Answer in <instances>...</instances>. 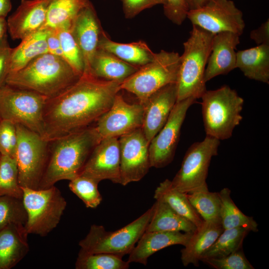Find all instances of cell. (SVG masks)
I'll return each instance as SVG.
<instances>
[{
  "instance_id": "6da1fadb",
  "label": "cell",
  "mask_w": 269,
  "mask_h": 269,
  "mask_svg": "<svg viewBox=\"0 0 269 269\" xmlns=\"http://www.w3.org/2000/svg\"><path fill=\"white\" fill-rule=\"evenodd\" d=\"M121 84L84 73L64 92L47 99L43 138L50 141L92 126L111 107Z\"/></svg>"
},
{
  "instance_id": "7a4b0ae2",
  "label": "cell",
  "mask_w": 269,
  "mask_h": 269,
  "mask_svg": "<svg viewBox=\"0 0 269 269\" xmlns=\"http://www.w3.org/2000/svg\"><path fill=\"white\" fill-rule=\"evenodd\" d=\"M102 138L95 126L48 141V159L39 189L79 175Z\"/></svg>"
},
{
  "instance_id": "3957f363",
  "label": "cell",
  "mask_w": 269,
  "mask_h": 269,
  "mask_svg": "<svg viewBox=\"0 0 269 269\" xmlns=\"http://www.w3.org/2000/svg\"><path fill=\"white\" fill-rule=\"evenodd\" d=\"M80 77L62 57L46 53L23 68L9 72L5 84L33 91L50 99L64 92Z\"/></svg>"
},
{
  "instance_id": "277c9868",
  "label": "cell",
  "mask_w": 269,
  "mask_h": 269,
  "mask_svg": "<svg viewBox=\"0 0 269 269\" xmlns=\"http://www.w3.org/2000/svg\"><path fill=\"white\" fill-rule=\"evenodd\" d=\"M214 34L193 25L184 51L176 82L177 102L188 98H201L206 90L204 74Z\"/></svg>"
},
{
  "instance_id": "5b68a950",
  "label": "cell",
  "mask_w": 269,
  "mask_h": 269,
  "mask_svg": "<svg viewBox=\"0 0 269 269\" xmlns=\"http://www.w3.org/2000/svg\"><path fill=\"white\" fill-rule=\"evenodd\" d=\"M202 112L206 135L219 140L231 137L243 117L244 99L229 86L206 90L202 96Z\"/></svg>"
},
{
  "instance_id": "8992f818",
  "label": "cell",
  "mask_w": 269,
  "mask_h": 269,
  "mask_svg": "<svg viewBox=\"0 0 269 269\" xmlns=\"http://www.w3.org/2000/svg\"><path fill=\"white\" fill-rule=\"evenodd\" d=\"M180 55L161 50L152 59L122 82L121 90L134 95L142 105L152 94L164 86L176 83Z\"/></svg>"
},
{
  "instance_id": "52a82bcc",
  "label": "cell",
  "mask_w": 269,
  "mask_h": 269,
  "mask_svg": "<svg viewBox=\"0 0 269 269\" xmlns=\"http://www.w3.org/2000/svg\"><path fill=\"white\" fill-rule=\"evenodd\" d=\"M153 206L140 217L115 231L93 224L79 242L80 250L88 253H106L123 257L129 254L145 232L153 213Z\"/></svg>"
},
{
  "instance_id": "ba28073f",
  "label": "cell",
  "mask_w": 269,
  "mask_h": 269,
  "mask_svg": "<svg viewBox=\"0 0 269 269\" xmlns=\"http://www.w3.org/2000/svg\"><path fill=\"white\" fill-rule=\"evenodd\" d=\"M22 188V201L27 213L24 226L27 233L47 236L60 222L67 206L65 199L54 185L38 190Z\"/></svg>"
},
{
  "instance_id": "9c48e42d",
  "label": "cell",
  "mask_w": 269,
  "mask_h": 269,
  "mask_svg": "<svg viewBox=\"0 0 269 269\" xmlns=\"http://www.w3.org/2000/svg\"><path fill=\"white\" fill-rule=\"evenodd\" d=\"M47 99L34 91L5 84L0 88L1 119L23 126L43 138V115Z\"/></svg>"
},
{
  "instance_id": "30bf717a",
  "label": "cell",
  "mask_w": 269,
  "mask_h": 269,
  "mask_svg": "<svg viewBox=\"0 0 269 269\" xmlns=\"http://www.w3.org/2000/svg\"><path fill=\"white\" fill-rule=\"evenodd\" d=\"M15 125L19 184L23 188L38 190L48 159L49 141L23 126Z\"/></svg>"
},
{
  "instance_id": "8fae6325",
  "label": "cell",
  "mask_w": 269,
  "mask_h": 269,
  "mask_svg": "<svg viewBox=\"0 0 269 269\" xmlns=\"http://www.w3.org/2000/svg\"><path fill=\"white\" fill-rule=\"evenodd\" d=\"M220 140L206 135L187 150L180 169L171 180L174 189L187 194L208 191V168L213 156L218 153Z\"/></svg>"
},
{
  "instance_id": "7c38bea8",
  "label": "cell",
  "mask_w": 269,
  "mask_h": 269,
  "mask_svg": "<svg viewBox=\"0 0 269 269\" xmlns=\"http://www.w3.org/2000/svg\"><path fill=\"white\" fill-rule=\"evenodd\" d=\"M193 25L214 34L232 32L241 35L245 27L242 12L231 0H209L187 14Z\"/></svg>"
},
{
  "instance_id": "4fadbf2b",
  "label": "cell",
  "mask_w": 269,
  "mask_h": 269,
  "mask_svg": "<svg viewBox=\"0 0 269 269\" xmlns=\"http://www.w3.org/2000/svg\"><path fill=\"white\" fill-rule=\"evenodd\" d=\"M196 99L176 102L166 123L149 144L151 167H164L171 162L179 139L180 130L189 108Z\"/></svg>"
},
{
  "instance_id": "5bb4252c",
  "label": "cell",
  "mask_w": 269,
  "mask_h": 269,
  "mask_svg": "<svg viewBox=\"0 0 269 269\" xmlns=\"http://www.w3.org/2000/svg\"><path fill=\"white\" fill-rule=\"evenodd\" d=\"M120 153L121 184L140 180L151 167L149 143L141 128L118 138Z\"/></svg>"
},
{
  "instance_id": "9a60e30c",
  "label": "cell",
  "mask_w": 269,
  "mask_h": 269,
  "mask_svg": "<svg viewBox=\"0 0 269 269\" xmlns=\"http://www.w3.org/2000/svg\"><path fill=\"white\" fill-rule=\"evenodd\" d=\"M144 106L130 104L119 93L109 109L96 122L95 127L102 138L117 137L142 127Z\"/></svg>"
},
{
  "instance_id": "2e32d148",
  "label": "cell",
  "mask_w": 269,
  "mask_h": 269,
  "mask_svg": "<svg viewBox=\"0 0 269 269\" xmlns=\"http://www.w3.org/2000/svg\"><path fill=\"white\" fill-rule=\"evenodd\" d=\"M80 174L98 183L109 180L121 184L120 153L118 138H104L90 154Z\"/></svg>"
},
{
  "instance_id": "e0dca14e",
  "label": "cell",
  "mask_w": 269,
  "mask_h": 269,
  "mask_svg": "<svg viewBox=\"0 0 269 269\" xmlns=\"http://www.w3.org/2000/svg\"><path fill=\"white\" fill-rule=\"evenodd\" d=\"M177 102L176 83L161 88L143 104V120L141 129L149 144L153 137L166 123Z\"/></svg>"
},
{
  "instance_id": "ac0fdd59",
  "label": "cell",
  "mask_w": 269,
  "mask_h": 269,
  "mask_svg": "<svg viewBox=\"0 0 269 269\" xmlns=\"http://www.w3.org/2000/svg\"><path fill=\"white\" fill-rule=\"evenodd\" d=\"M71 30L83 57L84 64L83 74H89L103 31L91 2L77 16Z\"/></svg>"
},
{
  "instance_id": "d6986e66",
  "label": "cell",
  "mask_w": 269,
  "mask_h": 269,
  "mask_svg": "<svg viewBox=\"0 0 269 269\" xmlns=\"http://www.w3.org/2000/svg\"><path fill=\"white\" fill-rule=\"evenodd\" d=\"M50 0H21L7 20V29L13 40L24 38L44 26Z\"/></svg>"
},
{
  "instance_id": "ffe728a7",
  "label": "cell",
  "mask_w": 269,
  "mask_h": 269,
  "mask_svg": "<svg viewBox=\"0 0 269 269\" xmlns=\"http://www.w3.org/2000/svg\"><path fill=\"white\" fill-rule=\"evenodd\" d=\"M240 36L232 32L214 34L204 74L206 83L215 77L227 74L236 68L235 50L240 43Z\"/></svg>"
},
{
  "instance_id": "44dd1931",
  "label": "cell",
  "mask_w": 269,
  "mask_h": 269,
  "mask_svg": "<svg viewBox=\"0 0 269 269\" xmlns=\"http://www.w3.org/2000/svg\"><path fill=\"white\" fill-rule=\"evenodd\" d=\"M193 233L176 231L145 232L129 254L128 262L146 265L148 258L161 249L175 245H186Z\"/></svg>"
},
{
  "instance_id": "7402d4cb",
  "label": "cell",
  "mask_w": 269,
  "mask_h": 269,
  "mask_svg": "<svg viewBox=\"0 0 269 269\" xmlns=\"http://www.w3.org/2000/svg\"><path fill=\"white\" fill-rule=\"evenodd\" d=\"M28 235L21 224H10L0 231V269L14 267L27 255Z\"/></svg>"
},
{
  "instance_id": "603a6c76",
  "label": "cell",
  "mask_w": 269,
  "mask_h": 269,
  "mask_svg": "<svg viewBox=\"0 0 269 269\" xmlns=\"http://www.w3.org/2000/svg\"><path fill=\"white\" fill-rule=\"evenodd\" d=\"M220 218L204 221L181 250V260L185 267L190 264L198 267L204 254L223 232Z\"/></svg>"
},
{
  "instance_id": "cb8c5ba5",
  "label": "cell",
  "mask_w": 269,
  "mask_h": 269,
  "mask_svg": "<svg viewBox=\"0 0 269 269\" xmlns=\"http://www.w3.org/2000/svg\"><path fill=\"white\" fill-rule=\"evenodd\" d=\"M139 67L98 48L92 60L89 74L101 79L122 83Z\"/></svg>"
},
{
  "instance_id": "d4e9b609",
  "label": "cell",
  "mask_w": 269,
  "mask_h": 269,
  "mask_svg": "<svg viewBox=\"0 0 269 269\" xmlns=\"http://www.w3.org/2000/svg\"><path fill=\"white\" fill-rule=\"evenodd\" d=\"M236 68L247 78L269 83V44L237 52Z\"/></svg>"
},
{
  "instance_id": "484cf974",
  "label": "cell",
  "mask_w": 269,
  "mask_h": 269,
  "mask_svg": "<svg viewBox=\"0 0 269 269\" xmlns=\"http://www.w3.org/2000/svg\"><path fill=\"white\" fill-rule=\"evenodd\" d=\"M98 48L138 67L150 62L154 54L147 43L142 40L129 43L117 42L111 40L104 30L100 37Z\"/></svg>"
},
{
  "instance_id": "4316f807",
  "label": "cell",
  "mask_w": 269,
  "mask_h": 269,
  "mask_svg": "<svg viewBox=\"0 0 269 269\" xmlns=\"http://www.w3.org/2000/svg\"><path fill=\"white\" fill-rule=\"evenodd\" d=\"M153 213L145 232L167 231L194 233L196 226L174 211L162 201L156 200Z\"/></svg>"
},
{
  "instance_id": "83f0119b",
  "label": "cell",
  "mask_w": 269,
  "mask_h": 269,
  "mask_svg": "<svg viewBox=\"0 0 269 269\" xmlns=\"http://www.w3.org/2000/svg\"><path fill=\"white\" fill-rule=\"evenodd\" d=\"M47 33V29L42 28L22 39L17 47L12 48L9 72L23 68L38 56L48 53Z\"/></svg>"
},
{
  "instance_id": "f1b7e54d",
  "label": "cell",
  "mask_w": 269,
  "mask_h": 269,
  "mask_svg": "<svg viewBox=\"0 0 269 269\" xmlns=\"http://www.w3.org/2000/svg\"><path fill=\"white\" fill-rule=\"evenodd\" d=\"M90 2V0H50L42 28H71L77 16Z\"/></svg>"
},
{
  "instance_id": "f546056e",
  "label": "cell",
  "mask_w": 269,
  "mask_h": 269,
  "mask_svg": "<svg viewBox=\"0 0 269 269\" xmlns=\"http://www.w3.org/2000/svg\"><path fill=\"white\" fill-rule=\"evenodd\" d=\"M186 194L173 188L171 180L166 179L155 189L154 198L166 203L178 214L190 220L198 229L204 220L190 203Z\"/></svg>"
},
{
  "instance_id": "4dcf8cb0",
  "label": "cell",
  "mask_w": 269,
  "mask_h": 269,
  "mask_svg": "<svg viewBox=\"0 0 269 269\" xmlns=\"http://www.w3.org/2000/svg\"><path fill=\"white\" fill-rule=\"evenodd\" d=\"M218 193L221 200L220 218L224 229L244 228L250 232H258L256 221L252 217L244 214L236 205L228 188H224Z\"/></svg>"
},
{
  "instance_id": "1f68e13d",
  "label": "cell",
  "mask_w": 269,
  "mask_h": 269,
  "mask_svg": "<svg viewBox=\"0 0 269 269\" xmlns=\"http://www.w3.org/2000/svg\"><path fill=\"white\" fill-rule=\"evenodd\" d=\"M250 232L244 228L224 229L200 261L206 259L224 257L242 249L244 240Z\"/></svg>"
},
{
  "instance_id": "d6a6232c",
  "label": "cell",
  "mask_w": 269,
  "mask_h": 269,
  "mask_svg": "<svg viewBox=\"0 0 269 269\" xmlns=\"http://www.w3.org/2000/svg\"><path fill=\"white\" fill-rule=\"evenodd\" d=\"M3 195L22 199L23 190L15 158L0 154V196Z\"/></svg>"
},
{
  "instance_id": "836d02e7",
  "label": "cell",
  "mask_w": 269,
  "mask_h": 269,
  "mask_svg": "<svg viewBox=\"0 0 269 269\" xmlns=\"http://www.w3.org/2000/svg\"><path fill=\"white\" fill-rule=\"evenodd\" d=\"M117 256L106 253H88L80 250L76 269H127L130 263Z\"/></svg>"
},
{
  "instance_id": "e575fe53",
  "label": "cell",
  "mask_w": 269,
  "mask_h": 269,
  "mask_svg": "<svg viewBox=\"0 0 269 269\" xmlns=\"http://www.w3.org/2000/svg\"><path fill=\"white\" fill-rule=\"evenodd\" d=\"M186 195L204 221L220 218L221 200L218 192L201 191L186 194Z\"/></svg>"
},
{
  "instance_id": "d590c367",
  "label": "cell",
  "mask_w": 269,
  "mask_h": 269,
  "mask_svg": "<svg viewBox=\"0 0 269 269\" xmlns=\"http://www.w3.org/2000/svg\"><path fill=\"white\" fill-rule=\"evenodd\" d=\"M98 184L92 178L80 174L70 180L69 187L84 202L87 208H95L102 200L98 188Z\"/></svg>"
},
{
  "instance_id": "8d00e7d4",
  "label": "cell",
  "mask_w": 269,
  "mask_h": 269,
  "mask_svg": "<svg viewBox=\"0 0 269 269\" xmlns=\"http://www.w3.org/2000/svg\"><path fill=\"white\" fill-rule=\"evenodd\" d=\"M27 213L22 199L0 196V231L12 224L25 225Z\"/></svg>"
},
{
  "instance_id": "74e56055",
  "label": "cell",
  "mask_w": 269,
  "mask_h": 269,
  "mask_svg": "<svg viewBox=\"0 0 269 269\" xmlns=\"http://www.w3.org/2000/svg\"><path fill=\"white\" fill-rule=\"evenodd\" d=\"M61 43L62 58L80 76L84 71L83 57L71 28L56 29Z\"/></svg>"
},
{
  "instance_id": "f35d334b",
  "label": "cell",
  "mask_w": 269,
  "mask_h": 269,
  "mask_svg": "<svg viewBox=\"0 0 269 269\" xmlns=\"http://www.w3.org/2000/svg\"><path fill=\"white\" fill-rule=\"evenodd\" d=\"M201 262L216 269H254L246 258L243 248L227 256L202 260Z\"/></svg>"
},
{
  "instance_id": "ab89813d",
  "label": "cell",
  "mask_w": 269,
  "mask_h": 269,
  "mask_svg": "<svg viewBox=\"0 0 269 269\" xmlns=\"http://www.w3.org/2000/svg\"><path fill=\"white\" fill-rule=\"evenodd\" d=\"M17 142L16 125L9 120L0 121V154L15 158Z\"/></svg>"
},
{
  "instance_id": "60d3db41",
  "label": "cell",
  "mask_w": 269,
  "mask_h": 269,
  "mask_svg": "<svg viewBox=\"0 0 269 269\" xmlns=\"http://www.w3.org/2000/svg\"><path fill=\"white\" fill-rule=\"evenodd\" d=\"M163 6L164 15L174 24L180 25L187 18L189 10L184 0H166Z\"/></svg>"
},
{
  "instance_id": "b9f144b4",
  "label": "cell",
  "mask_w": 269,
  "mask_h": 269,
  "mask_svg": "<svg viewBox=\"0 0 269 269\" xmlns=\"http://www.w3.org/2000/svg\"><path fill=\"white\" fill-rule=\"evenodd\" d=\"M123 10L127 19H131L144 9L157 4L164 5L166 0H122Z\"/></svg>"
},
{
  "instance_id": "7bdbcfd3",
  "label": "cell",
  "mask_w": 269,
  "mask_h": 269,
  "mask_svg": "<svg viewBox=\"0 0 269 269\" xmlns=\"http://www.w3.org/2000/svg\"><path fill=\"white\" fill-rule=\"evenodd\" d=\"M11 50L6 36L0 43V88L5 84L10 71Z\"/></svg>"
},
{
  "instance_id": "ee69618b",
  "label": "cell",
  "mask_w": 269,
  "mask_h": 269,
  "mask_svg": "<svg viewBox=\"0 0 269 269\" xmlns=\"http://www.w3.org/2000/svg\"><path fill=\"white\" fill-rule=\"evenodd\" d=\"M47 29L46 43L48 53L62 57L61 43L56 29Z\"/></svg>"
},
{
  "instance_id": "f6af8a7d",
  "label": "cell",
  "mask_w": 269,
  "mask_h": 269,
  "mask_svg": "<svg viewBox=\"0 0 269 269\" xmlns=\"http://www.w3.org/2000/svg\"><path fill=\"white\" fill-rule=\"evenodd\" d=\"M250 38L258 45L269 44V19L250 33Z\"/></svg>"
},
{
  "instance_id": "bcb514c9",
  "label": "cell",
  "mask_w": 269,
  "mask_h": 269,
  "mask_svg": "<svg viewBox=\"0 0 269 269\" xmlns=\"http://www.w3.org/2000/svg\"><path fill=\"white\" fill-rule=\"evenodd\" d=\"M11 9V0H0V17L5 18Z\"/></svg>"
},
{
  "instance_id": "7dc6e473",
  "label": "cell",
  "mask_w": 269,
  "mask_h": 269,
  "mask_svg": "<svg viewBox=\"0 0 269 269\" xmlns=\"http://www.w3.org/2000/svg\"><path fill=\"white\" fill-rule=\"evenodd\" d=\"M185 2L188 10H193L198 8L205 4L209 0H184Z\"/></svg>"
},
{
  "instance_id": "c3c4849f",
  "label": "cell",
  "mask_w": 269,
  "mask_h": 269,
  "mask_svg": "<svg viewBox=\"0 0 269 269\" xmlns=\"http://www.w3.org/2000/svg\"><path fill=\"white\" fill-rule=\"evenodd\" d=\"M7 21L5 18L0 17V43L7 36Z\"/></svg>"
},
{
  "instance_id": "681fc988",
  "label": "cell",
  "mask_w": 269,
  "mask_h": 269,
  "mask_svg": "<svg viewBox=\"0 0 269 269\" xmlns=\"http://www.w3.org/2000/svg\"><path fill=\"white\" fill-rule=\"evenodd\" d=\"M1 120V118H0V121Z\"/></svg>"
},
{
  "instance_id": "f907efd6",
  "label": "cell",
  "mask_w": 269,
  "mask_h": 269,
  "mask_svg": "<svg viewBox=\"0 0 269 269\" xmlns=\"http://www.w3.org/2000/svg\"><path fill=\"white\" fill-rule=\"evenodd\" d=\"M120 0L121 1L122 0Z\"/></svg>"
}]
</instances>
